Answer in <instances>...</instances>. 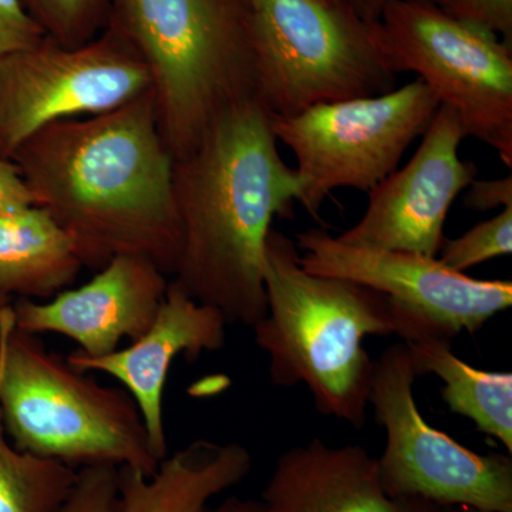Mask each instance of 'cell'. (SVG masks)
<instances>
[{"label": "cell", "mask_w": 512, "mask_h": 512, "mask_svg": "<svg viewBox=\"0 0 512 512\" xmlns=\"http://www.w3.org/2000/svg\"><path fill=\"white\" fill-rule=\"evenodd\" d=\"M10 160L37 207L72 238L84 268L137 255L173 278L181 242L174 157L151 90L99 116L50 124Z\"/></svg>", "instance_id": "cell-1"}, {"label": "cell", "mask_w": 512, "mask_h": 512, "mask_svg": "<svg viewBox=\"0 0 512 512\" xmlns=\"http://www.w3.org/2000/svg\"><path fill=\"white\" fill-rule=\"evenodd\" d=\"M173 190L181 242L171 279L228 325L252 328L266 312L272 221L292 218L302 197L259 100L229 110L194 150L175 158Z\"/></svg>", "instance_id": "cell-2"}, {"label": "cell", "mask_w": 512, "mask_h": 512, "mask_svg": "<svg viewBox=\"0 0 512 512\" xmlns=\"http://www.w3.org/2000/svg\"><path fill=\"white\" fill-rule=\"evenodd\" d=\"M266 312L252 326L278 387L308 389L316 410L355 429L366 423L375 362L367 336L399 335L407 323L382 293L309 274L292 239L272 227L264 256Z\"/></svg>", "instance_id": "cell-3"}, {"label": "cell", "mask_w": 512, "mask_h": 512, "mask_svg": "<svg viewBox=\"0 0 512 512\" xmlns=\"http://www.w3.org/2000/svg\"><path fill=\"white\" fill-rule=\"evenodd\" d=\"M106 28L146 64L174 160L229 110L258 100L245 0H110Z\"/></svg>", "instance_id": "cell-4"}, {"label": "cell", "mask_w": 512, "mask_h": 512, "mask_svg": "<svg viewBox=\"0 0 512 512\" xmlns=\"http://www.w3.org/2000/svg\"><path fill=\"white\" fill-rule=\"evenodd\" d=\"M90 376L16 328L12 305L0 313V416L10 443L74 468L109 464L153 476L160 461L136 403Z\"/></svg>", "instance_id": "cell-5"}, {"label": "cell", "mask_w": 512, "mask_h": 512, "mask_svg": "<svg viewBox=\"0 0 512 512\" xmlns=\"http://www.w3.org/2000/svg\"><path fill=\"white\" fill-rule=\"evenodd\" d=\"M256 97L271 117L396 89L372 23L326 0H245Z\"/></svg>", "instance_id": "cell-6"}, {"label": "cell", "mask_w": 512, "mask_h": 512, "mask_svg": "<svg viewBox=\"0 0 512 512\" xmlns=\"http://www.w3.org/2000/svg\"><path fill=\"white\" fill-rule=\"evenodd\" d=\"M372 28L387 67L416 74L467 137L493 148L511 170L512 46L420 0H389Z\"/></svg>", "instance_id": "cell-7"}, {"label": "cell", "mask_w": 512, "mask_h": 512, "mask_svg": "<svg viewBox=\"0 0 512 512\" xmlns=\"http://www.w3.org/2000/svg\"><path fill=\"white\" fill-rule=\"evenodd\" d=\"M440 101L420 79L372 97L316 104L289 117H271L278 143L296 158L299 204L318 217L339 188L369 192L397 170L423 136Z\"/></svg>", "instance_id": "cell-8"}, {"label": "cell", "mask_w": 512, "mask_h": 512, "mask_svg": "<svg viewBox=\"0 0 512 512\" xmlns=\"http://www.w3.org/2000/svg\"><path fill=\"white\" fill-rule=\"evenodd\" d=\"M419 377L404 342L375 360L369 406L386 431V447L377 458L383 490L440 507L512 512L511 454L476 453L431 426L414 397Z\"/></svg>", "instance_id": "cell-9"}, {"label": "cell", "mask_w": 512, "mask_h": 512, "mask_svg": "<svg viewBox=\"0 0 512 512\" xmlns=\"http://www.w3.org/2000/svg\"><path fill=\"white\" fill-rule=\"evenodd\" d=\"M150 90L146 64L113 30L73 47L47 36L0 62V156L12 158L50 124L99 116Z\"/></svg>", "instance_id": "cell-10"}, {"label": "cell", "mask_w": 512, "mask_h": 512, "mask_svg": "<svg viewBox=\"0 0 512 512\" xmlns=\"http://www.w3.org/2000/svg\"><path fill=\"white\" fill-rule=\"evenodd\" d=\"M296 247L309 274L346 279L389 298L412 325L404 340L420 333L474 335L512 305L511 281L471 278L437 256L348 244L320 228L299 234Z\"/></svg>", "instance_id": "cell-11"}, {"label": "cell", "mask_w": 512, "mask_h": 512, "mask_svg": "<svg viewBox=\"0 0 512 512\" xmlns=\"http://www.w3.org/2000/svg\"><path fill=\"white\" fill-rule=\"evenodd\" d=\"M464 138L457 114L440 106L412 160L367 192L362 220L338 238L365 247L439 255L448 212L478 174L476 164L460 157Z\"/></svg>", "instance_id": "cell-12"}, {"label": "cell", "mask_w": 512, "mask_h": 512, "mask_svg": "<svg viewBox=\"0 0 512 512\" xmlns=\"http://www.w3.org/2000/svg\"><path fill=\"white\" fill-rule=\"evenodd\" d=\"M170 276L147 258L120 255L79 288L49 301L15 299L16 328L30 335H62L89 357L110 355L123 340L143 335L164 301Z\"/></svg>", "instance_id": "cell-13"}, {"label": "cell", "mask_w": 512, "mask_h": 512, "mask_svg": "<svg viewBox=\"0 0 512 512\" xmlns=\"http://www.w3.org/2000/svg\"><path fill=\"white\" fill-rule=\"evenodd\" d=\"M224 316L202 305L170 279L164 301L150 328L140 338L110 355L89 357L79 350L66 356L82 373L111 376L136 403L158 461L168 456L164 392L171 366L178 357L195 362L205 352H217L227 340Z\"/></svg>", "instance_id": "cell-14"}, {"label": "cell", "mask_w": 512, "mask_h": 512, "mask_svg": "<svg viewBox=\"0 0 512 512\" xmlns=\"http://www.w3.org/2000/svg\"><path fill=\"white\" fill-rule=\"evenodd\" d=\"M262 501L271 512H441L429 501L393 498L383 490L377 457L366 448L312 439L276 461Z\"/></svg>", "instance_id": "cell-15"}, {"label": "cell", "mask_w": 512, "mask_h": 512, "mask_svg": "<svg viewBox=\"0 0 512 512\" xmlns=\"http://www.w3.org/2000/svg\"><path fill=\"white\" fill-rule=\"evenodd\" d=\"M251 470V451L241 443L194 440L160 461L153 476L119 467L117 512H202Z\"/></svg>", "instance_id": "cell-16"}, {"label": "cell", "mask_w": 512, "mask_h": 512, "mask_svg": "<svg viewBox=\"0 0 512 512\" xmlns=\"http://www.w3.org/2000/svg\"><path fill=\"white\" fill-rule=\"evenodd\" d=\"M83 268L72 238L43 208L0 215V291L13 301H49Z\"/></svg>", "instance_id": "cell-17"}, {"label": "cell", "mask_w": 512, "mask_h": 512, "mask_svg": "<svg viewBox=\"0 0 512 512\" xmlns=\"http://www.w3.org/2000/svg\"><path fill=\"white\" fill-rule=\"evenodd\" d=\"M419 376L439 377L450 412L467 417L478 430L500 441L512 456V373L468 365L453 352L451 339L421 333L404 340Z\"/></svg>", "instance_id": "cell-18"}, {"label": "cell", "mask_w": 512, "mask_h": 512, "mask_svg": "<svg viewBox=\"0 0 512 512\" xmlns=\"http://www.w3.org/2000/svg\"><path fill=\"white\" fill-rule=\"evenodd\" d=\"M76 478L77 468L13 446L0 416V512H59Z\"/></svg>", "instance_id": "cell-19"}, {"label": "cell", "mask_w": 512, "mask_h": 512, "mask_svg": "<svg viewBox=\"0 0 512 512\" xmlns=\"http://www.w3.org/2000/svg\"><path fill=\"white\" fill-rule=\"evenodd\" d=\"M47 36L64 46H80L97 37L107 23L110 0H23Z\"/></svg>", "instance_id": "cell-20"}, {"label": "cell", "mask_w": 512, "mask_h": 512, "mask_svg": "<svg viewBox=\"0 0 512 512\" xmlns=\"http://www.w3.org/2000/svg\"><path fill=\"white\" fill-rule=\"evenodd\" d=\"M512 254V205L480 222L456 239H446L437 258L453 271L464 272L490 259Z\"/></svg>", "instance_id": "cell-21"}, {"label": "cell", "mask_w": 512, "mask_h": 512, "mask_svg": "<svg viewBox=\"0 0 512 512\" xmlns=\"http://www.w3.org/2000/svg\"><path fill=\"white\" fill-rule=\"evenodd\" d=\"M119 467L109 464L80 467L72 493L59 512H117Z\"/></svg>", "instance_id": "cell-22"}, {"label": "cell", "mask_w": 512, "mask_h": 512, "mask_svg": "<svg viewBox=\"0 0 512 512\" xmlns=\"http://www.w3.org/2000/svg\"><path fill=\"white\" fill-rule=\"evenodd\" d=\"M453 18L473 23L512 46V0H420Z\"/></svg>", "instance_id": "cell-23"}, {"label": "cell", "mask_w": 512, "mask_h": 512, "mask_svg": "<svg viewBox=\"0 0 512 512\" xmlns=\"http://www.w3.org/2000/svg\"><path fill=\"white\" fill-rule=\"evenodd\" d=\"M47 37L23 0H0V62L25 52Z\"/></svg>", "instance_id": "cell-24"}, {"label": "cell", "mask_w": 512, "mask_h": 512, "mask_svg": "<svg viewBox=\"0 0 512 512\" xmlns=\"http://www.w3.org/2000/svg\"><path fill=\"white\" fill-rule=\"evenodd\" d=\"M464 205L468 210L491 211L495 208H507L512 205V177L511 174L495 180L478 181L466 188Z\"/></svg>", "instance_id": "cell-25"}, {"label": "cell", "mask_w": 512, "mask_h": 512, "mask_svg": "<svg viewBox=\"0 0 512 512\" xmlns=\"http://www.w3.org/2000/svg\"><path fill=\"white\" fill-rule=\"evenodd\" d=\"M36 205L35 197L23 180L18 165L0 156V215Z\"/></svg>", "instance_id": "cell-26"}, {"label": "cell", "mask_w": 512, "mask_h": 512, "mask_svg": "<svg viewBox=\"0 0 512 512\" xmlns=\"http://www.w3.org/2000/svg\"><path fill=\"white\" fill-rule=\"evenodd\" d=\"M367 23H375L389 0H326Z\"/></svg>", "instance_id": "cell-27"}, {"label": "cell", "mask_w": 512, "mask_h": 512, "mask_svg": "<svg viewBox=\"0 0 512 512\" xmlns=\"http://www.w3.org/2000/svg\"><path fill=\"white\" fill-rule=\"evenodd\" d=\"M202 512H271L262 500L251 498L228 497L217 505H208Z\"/></svg>", "instance_id": "cell-28"}, {"label": "cell", "mask_w": 512, "mask_h": 512, "mask_svg": "<svg viewBox=\"0 0 512 512\" xmlns=\"http://www.w3.org/2000/svg\"><path fill=\"white\" fill-rule=\"evenodd\" d=\"M13 299L9 298L6 293L0 291V313L3 312V309L8 308L9 305H12Z\"/></svg>", "instance_id": "cell-29"}, {"label": "cell", "mask_w": 512, "mask_h": 512, "mask_svg": "<svg viewBox=\"0 0 512 512\" xmlns=\"http://www.w3.org/2000/svg\"><path fill=\"white\" fill-rule=\"evenodd\" d=\"M451 512H490L473 507H451Z\"/></svg>", "instance_id": "cell-30"}, {"label": "cell", "mask_w": 512, "mask_h": 512, "mask_svg": "<svg viewBox=\"0 0 512 512\" xmlns=\"http://www.w3.org/2000/svg\"><path fill=\"white\" fill-rule=\"evenodd\" d=\"M441 512H451V507H443V510Z\"/></svg>", "instance_id": "cell-31"}]
</instances>
